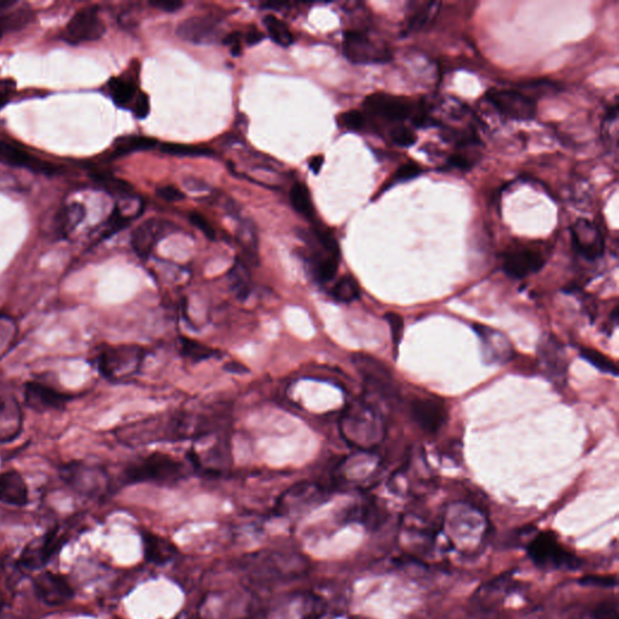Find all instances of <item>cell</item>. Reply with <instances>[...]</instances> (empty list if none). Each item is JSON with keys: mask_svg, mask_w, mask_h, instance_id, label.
<instances>
[{"mask_svg": "<svg viewBox=\"0 0 619 619\" xmlns=\"http://www.w3.org/2000/svg\"><path fill=\"white\" fill-rule=\"evenodd\" d=\"M527 555L541 569L572 571L582 566L581 559L561 547L550 532H541L536 536L527 546Z\"/></svg>", "mask_w": 619, "mask_h": 619, "instance_id": "obj_1", "label": "cell"}, {"mask_svg": "<svg viewBox=\"0 0 619 619\" xmlns=\"http://www.w3.org/2000/svg\"><path fill=\"white\" fill-rule=\"evenodd\" d=\"M365 115L377 117L389 124H402L411 120L414 124L418 115L423 112V105L408 100L406 97L392 96L387 93H374L364 101Z\"/></svg>", "mask_w": 619, "mask_h": 619, "instance_id": "obj_2", "label": "cell"}, {"mask_svg": "<svg viewBox=\"0 0 619 619\" xmlns=\"http://www.w3.org/2000/svg\"><path fill=\"white\" fill-rule=\"evenodd\" d=\"M143 358L144 352L136 345L107 348L98 357V369L109 380H126L138 372Z\"/></svg>", "mask_w": 619, "mask_h": 619, "instance_id": "obj_3", "label": "cell"}, {"mask_svg": "<svg viewBox=\"0 0 619 619\" xmlns=\"http://www.w3.org/2000/svg\"><path fill=\"white\" fill-rule=\"evenodd\" d=\"M343 47L346 59L356 64H381L392 59V52L385 42L360 30H348L343 35Z\"/></svg>", "mask_w": 619, "mask_h": 619, "instance_id": "obj_4", "label": "cell"}, {"mask_svg": "<svg viewBox=\"0 0 619 619\" xmlns=\"http://www.w3.org/2000/svg\"><path fill=\"white\" fill-rule=\"evenodd\" d=\"M485 98L498 113L517 122L531 120L537 112L535 98L515 90H490Z\"/></svg>", "mask_w": 619, "mask_h": 619, "instance_id": "obj_5", "label": "cell"}, {"mask_svg": "<svg viewBox=\"0 0 619 619\" xmlns=\"http://www.w3.org/2000/svg\"><path fill=\"white\" fill-rule=\"evenodd\" d=\"M180 472L182 466L176 459L155 452L131 466L127 469V479L130 481H168L179 477Z\"/></svg>", "mask_w": 619, "mask_h": 619, "instance_id": "obj_6", "label": "cell"}, {"mask_svg": "<svg viewBox=\"0 0 619 619\" xmlns=\"http://www.w3.org/2000/svg\"><path fill=\"white\" fill-rule=\"evenodd\" d=\"M105 33V25L98 16V8H85L71 17L62 38L71 45H79L83 42H95L101 39Z\"/></svg>", "mask_w": 619, "mask_h": 619, "instance_id": "obj_7", "label": "cell"}, {"mask_svg": "<svg viewBox=\"0 0 619 619\" xmlns=\"http://www.w3.org/2000/svg\"><path fill=\"white\" fill-rule=\"evenodd\" d=\"M573 248L589 261L598 260L605 252V237L595 223L586 218H578L571 226Z\"/></svg>", "mask_w": 619, "mask_h": 619, "instance_id": "obj_8", "label": "cell"}, {"mask_svg": "<svg viewBox=\"0 0 619 619\" xmlns=\"http://www.w3.org/2000/svg\"><path fill=\"white\" fill-rule=\"evenodd\" d=\"M538 357L544 374L549 380L558 386L565 385L569 365L564 346L555 336L549 335L541 343Z\"/></svg>", "mask_w": 619, "mask_h": 619, "instance_id": "obj_9", "label": "cell"}, {"mask_svg": "<svg viewBox=\"0 0 619 619\" xmlns=\"http://www.w3.org/2000/svg\"><path fill=\"white\" fill-rule=\"evenodd\" d=\"M353 360L357 368L362 372L364 380L375 394H379L381 397L387 399L396 397L394 380L389 372V369H386L384 364L365 355H356Z\"/></svg>", "mask_w": 619, "mask_h": 619, "instance_id": "obj_10", "label": "cell"}, {"mask_svg": "<svg viewBox=\"0 0 619 619\" xmlns=\"http://www.w3.org/2000/svg\"><path fill=\"white\" fill-rule=\"evenodd\" d=\"M544 258L540 252L530 248H517L503 254L502 269L506 275L521 280L543 268Z\"/></svg>", "mask_w": 619, "mask_h": 619, "instance_id": "obj_11", "label": "cell"}, {"mask_svg": "<svg viewBox=\"0 0 619 619\" xmlns=\"http://www.w3.org/2000/svg\"><path fill=\"white\" fill-rule=\"evenodd\" d=\"M411 416L418 426L428 435H435L448 420L444 403L433 398H418L411 404Z\"/></svg>", "mask_w": 619, "mask_h": 619, "instance_id": "obj_12", "label": "cell"}, {"mask_svg": "<svg viewBox=\"0 0 619 619\" xmlns=\"http://www.w3.org/2000/svg\"><path fill=\"white\" fill-rule=\"evenodd\" d=\"M34 589L42 603L50 606H59L73 598V589L67 579L54 572L39 574L34 581Z\"/></svg>", "mask_w": 619, "mask_h": 619, "instance_id": "obj_13", "label": "cell"}, {"mask_svg": "<svg viewBox=\"0 0 619 619\" xmlns=\"http://www.w3.org/2000/svg\"><path fill=\"white\" fill-rule=\"evenodd\" d=\"M177 34L182 40L197 45H207L217 42L220 37V27L212 17H191L178 25Z\"/></svg>", "mask_w": 619, "mask_h": 619, "instance_id": "obj_14", "label": "cell"}, {"mask_svg": "<svg viewBox=\"0 0 619 619\" xmlns=\"http://www.w3.org/2000/svg\"><path fill=\"white\" fill-rule=\"evenodd\" d=\"M172 224L161 219H149L136 228L132 234V247L137 256L142 259H147L151 256L156 243L167 234Z\"/></svg>", "mask_w": 619, "mask_h": 619, "instance_id": "obj_15", "label": "cell"}, {"mask_svg": "<svg viewBox=\"0 0 619 619\" xmlns=\"http://www.w3.org/2000/svg\"><path fill=\"white\" fill-rule=\"evenodd\" d=\"M473 329L477 331L478 336L481 338L483 355L485 357L486 362L505 364L511 360L513 348L502 333L478 324L473 326Z\"/></svg>", "mask_w": 619, "mask_h": 619, "instance_id": "obj_16", "label": "cell"}, {"mask_svg": "<svg viewBox=\"0 0 619 619\" xmlns=\"http://www.w3.org/2000/svg\"><path fill=\"white\" fill-rule=\"evenodd\" d=\"M25 404L35 411H47L61 409L68 397L50 386L40 382H28L25 389Z\"/></svg>", "mask_w": 619, "mask_h": 619, "instance_id": "obj_17", "label": "cell"}, {"mask_svg": "<svg viewBox=\"0 0 619 619\" xmlns=\"http://www.w3.org/2000/svg\"><path fill=\"white\" fill-rule=\"evenodd\" d=\"M0 501L13 506L28 502V489L20 473L8 471L0 474Z\"/></svg>", "mask_w": 619, "mask_h": 619, "instance_id": "obj_18", "label": "cell"}, {"mask_svg": "<svg viewBox=\"0 0 619 619\" xmlns=\"http://www.w3.org/2000/svg\"><path fill=\"white\" fill-rule=\"evenodd\" d=\"M0 158L4 159L6 163H13L18 167L27 168L30 171L42 172L47 175H51L56 171V168L52 167L50 163H42L40 160L30 156L21 148L1 139H0Z\"/></svg>", "mask_w": 619, "mask_h": 619, "instance_id": "obj_19", "label": "cell"}, {"mask_svg": "<svg viewBox=\"0 0 619 619\" xmlns=\"http://www.w3.org/2000/svg\"><path fill=\"white\" fill-rule=\"evenodd\" d=\"M63 478L68 484L74 486L80 491H91L96 489L100 484L101 472L97 468H93L80 462L69 464L62 469Z\"/></svg>", "mask_w": 619, "mask_h": 619, "instance_id": "obj_20", "label": "cell"}, {"mask_svg": "<svg viewBox=\"0 0 619 619\" xmlns=\"http://www.w3.org/2000/svg\"><path fill=\"white\" fill-rule=\"evenodd\" d=\"M56 549L54 533L44 537L38 542L30 544L22 554L21 564L27 569H38L50 559Z\"/></svg>", "mask_w": 619, "mask_h": 619, "instance_id": "obj_21", "label": "cell"}, {"mask_svg": "<svg viewBox=\"0 0 619 619\" xmlns=\"http://www.w3.org/2000/svg\"><path fill=\"white\" fill-rule=\"evenodd\" d=\"M143 548L148 561L163 565L177 554V549L171 542L163 540L153 533H143Z\"/></svg>", "mask_w": 619, "mask_h": 619, "instance_id": "obj_22", "label": "cell"}, {"mask_svg": "<svg viewBox=\"0 0 619 619\" xmlns=\"http://www.w3.org/2000/svg\"><path fill=\"white\" fill-rule=\"evenodd\" d=\"M440 1H411L409 3V15L406 17V30L413 32L423 28L428 22L435 18L440 11Z\"/></svg>", "mask_w": 619, "mask_h": 619, "instance_id": "obj_23", "label": "cell"}, {"mask_svg": "<svg viewBox=\"0 0 619 619\" xmlns=\"http://www.w3.org/2000/svg\"><path fill=\"white\" fill-rule=\"evenodd\" d=\"M228 282L235 297L239 300H246L252 288L251 272L247 264L240 258L235 260L234 265L228 272Z\"/></svg>", "mask_w": 619, "mask_h": 619, "instance_id": "obj_24", "label": "cell"}, {"mask_svg": "<svg viewBox=\"0 0 619 619\" xmlns=\"http://www.w3.org/2000/svg\"><path fill=\"white\" fill-rule=\"evenodd\" d=\"M85 214L86 212H85L84 206L76 204V202L62 207L57 212L56 220H54V228H56L57 235L61 237H67V235L71 234V231L74 230L84 219Z\"/></svg>", "mask_w": 619, "mask_h": 619, "instance_id": "obj_25", "label": "cell"}, {"mask_svg": "<svg viewBox=\"0 0 619 619\" xmlns=\"http://www.w3.org/2000/svg\"><path fill=\"white\" fill-rule=\"evenodd\" d=\"M236 237H237L240 247L246 256V259L249 260L251 263L256 264L257 258H258V237H257L254 224H252L251 222L241 223L239 229H237Z\"/></svg>", "mask_w": 619, "mask_h": 619, "instance_id": "obj_26", "label": "cell"}, {"mask_svg": "<svg viewBox=\"0 0 619 619\" xmlns=\"http://www.w3.org/2000/svg\"><path fill=\"white\" fill-rule=\"evenodd\" d=\"M331 297L335 302L351 304L360 297V287L355 277L345 275L331 288Z\"/></svg>", "mask_w": 619, "mask_h": 619, "instance_id": "obj_27", "label": "cell"}, {"mask_svg": "<svg viewBox=\"0 0 619 619\" xmlns=\"http://www.w3.org/2000/svg\"><path fill=\"white\" fill-rule=\"evenodd\" d=\"M265 28L268 30L269 37L271 38L272 42H276L280 47H287L292 45L294 42L292 32L288 28V25H285V22L281 21L280 18H277L273 15H268L264 17L263 21Z\"/></svg>", "mask_w": 619, "mask_h": 619, "instance_id": "obj_28", "label": "cell"}, {"mask_svg": "<svg viewBox=\"0 0 619 619\" xmlns=\"http://www.w3.org/2000/svg\"><path fill=\"white\" fill-rule=\"evenodd\" d=\"M158 146V141L151 137L143 136H131L125 138L119 139L115 144L114 158L124 156L134 151H151Z\"/></svg>", "mask_w": 619, "mask_h": 619, "instance_id": "obj_29", "label": "cell"}, {"mask_svg": "<svg viewBox=\"0 0 619 619\" xmlns=\"http://www.w3.org/2000/svg\"><path fill=\"white\" fill-rule=\"evenodd\" d=\"M290 204L297 213L302 214L306 218H314V208L310 195L309 189L302 183H295L290 189L289 193Z\"/></svg>", "mask_w": 619, "mask_h": 619, "instance_id": "obj_30", "label": "cell"}, {"mask_svg": "<svg viewBox=\"0 0 619 619\" xmlns=\"http://www.w3.org/2000/svg\"><path fill=\"white\" fill-rule=\"evenodd\" d=\"M579 356L589 362L593 367L605 372V374H611L613 377L618 375V368L615 365L613 360H610L608 357L605 356L601 352L596 351L594 348H579Z\"/></svg>", "mask_w": 619, "mask_h": 619, "instance_id": "obj_31", "label": "cell"}, {"mask_svg": "<svg viewBox=\"0 0 619 619\" xmlns=\"http://www.w3.org/2000/svg\"><path fill=\"white\" fill-rule=\"evenodd\" d=\"M180 352L183 356L193 362H201L217 356V351L206 346L204 343H197L195 340L183 338L180 343Z\"/></svg>", "mask_w": 619, "mask_h": 619, "instance_id": "obj_32", "label": "cell"}, {"mask_svg": "<svg viewBox=\"0 0 619 619\" xmlns=\"http://www.w3.org/2000/svg\"><path fill=\"white\" fill-rule=\"evenodd\" d=\"M109 90H110V95H112L114 103L119 107H124L127 103H130L131 100L136 95L137 88H136V85L131 81L114 78L109 83Z\"/></svg>", "mask_w": 619, "mask_h": 619, "instance_id": "obj_33", "label": "cell"}, {"mask_svg": "<svg viewBox=\"0 0 619 619\" xmlns=\"http://www.w3.org/2000/svg\"><path fill=\"white\" fill-rule=\"evenodd\" d=\"M603 141L610 151H617L618 142V107L613 105L603 122Z\"/></svg>", "mask_w": 619, "mask_h": 619, "instance_id": "obj_34", "label": "cell"}, {"mask_svg": "<svg viewBox=\"0 0 619 619\" xmlns=\"http://www.w3.org/2000/svg\"><path fill=\"white\" fill-rule=\"evenodd\" d=\"M161 151L173 156H212L213 155V151H211L208 148L187 146L178 143H165L161 147Z\"/></svg>", "mask_w": 619, "mask_h": 619, "instance_id": "obj_35", "label": "cell"}, {"mask_svg": "<svg viewBox=\"0 0 619 619\" xmlns=\"http://www.w3.org/2000/svg\"><path fill=\"white\" fill-rule=\"evenodd\" d=\"M340 126L350 131H362L367 125V117L360 110H348L339 115Z\"/></svg>", "mask_w": 619, "mask_h": 619, "instance_id": "obj_36", "label": "cell"}, {"mask_svg": "<svg viewBox=\"0 0 619 619\" xmlns=\"http://www.w3.org/2000/svg\"><path fill=\"white\" fill-rule=\"evenodd\" d=\"M96 180L100 184L103 185L109 193L126 196V195H130L131 191H132V187L129 183H126L124 180L117 179L112 176L98 175L96 176Z\"/></svg>", "mask_w": 619, "mask_h": 619, "instance_id": "obj_37", "label": "cell"}, {"mask_svg": "<svg viewBox=\"0 0 619 619\" xmlns=\"http://www.w3.org/2000/svg\"><path fill=\"white\" fill-rule=\"evenodd\" d=\"M129 222H130V219L124 217L122 212H120V209L115 207L112 214L109 216L108 220L105 222V229L103 231L102 237L103 239H108L112 235L117 234V232H119V231L122 230L124 228L129 225Z\"/></svg>", "mask_w": 619, "mask_h": 619, "instance_id": "obj_38", "label": "cell"}, {"mask_svg": "<svg viewBox=\"0 0 619 619\" xmlns=\"http://www.w3.org/2000/svg\"><path fill=\"white\" fill-rule=\"evenodd\" d=\"M386 321L389 323L391 333H392V341L394 346V356L397 357L398 348L402 341L403 331H404V321L402 316L394 312H389L385 314Z\"/></svg>", "mask_w": 619, "mask_h": 619, "instance_id": "obj_39", "label": "cell"}, {"mask_svg": "<svg viewBox=\"0 0 619 619\" xmlns=\"http://www.w3.org/2000/svg\"><path fill=\"white\" fill-rule=\"evenodd\" d=\"M389 138L398 147H411L416 142V136L413 130L406 126H398L389 132Z\"/></svg>", "mask_w": 619, "mask_h": 619, "instance_id": "obj_40", "label": "cell"}, {"mask_svg": "<svg viewBox=\"0 0 619 619\" xmlns=\"http://www.w3.org/2000/svg\"><path fill=\"white\" fill-rule=\"evenodd\" d=\"M593 619H619L618 601L611 599L599 603L593 611Z\"/></svg>", "mask_w": 619, "mask_h": 619, "instance_id": "obj_41", "label": "cell"}, {"mask_svg": "<svg viewBox=\"0 0 619 619\" xmlns=\"http://www.w3.org/2000/svg\"><path fill=\"white\" fill-rule=\"evenodd\" d=\"M579 583L582 586L612 588L617 584V578L615 576H586L579 579Z\"/></svg>", "mask_w": 619, "mask_h": 619, "instance_id": "obj_42", "label": "cell"}, {"mask_svg": "<svg viewBox=\"0 0 619 619\" xmlns=\"http://www.w3.org/2000/svg\"><path fill=\"white\" fill-rule=\"evenodd\" d=\"M189 219H190V222L193 223V225L196 226L199 230L205 234L207 239L212 240V241L216 240V231H214L213 226L211 225V223L201 213L193 212L189 216Z\"/></svg>", "mask_w": 619, "mask_h": 619, "instance_id": "obj_43", "label": "cell"}, {"mask_svg": "<svg viewBox=\"0 0 619 619\" xmlns=\"http://www.w3.org/2000/svg\"><path fill=\"white\" fill-rule=\"evenodd\" d=\"M156 195L161 197L165 201L168 202L182 201V200H184L185 197L184 194L182 193L179 189L173 187V185H163V187H160V188H158V190H156Z\"/></svg>", "mask_w": 619, "mask_h": 619, "instance_id": "obj_44", "label": "cell"}, {"mask_svg": "<svg viewBox=\"0 0 619 619\" xmlns=\"http://www.w3.org/2000/svg\"><path fill=\"white\" fill-rule=\"evenodd\" d=\"M420 173H421V168L418 167V165L406 163L398 168V171L394 175V182H406V180L413 179Z\"/></svg>", "mask_w": 619, "mask_h": 619, "instance_id": "obj_45", "label": "cell"}, {"mask_svg": "<svg viewBox=\"0 0 619 619\" xmlns=\"http://www.w3.org/2000/svg\"><path fill=\"white\" fill-rule=\"evenodd\" d=\"M149 112H151L149 97L146 93H141L136 100V105H134V115L138 119H146Z\"/></svg>", "mask_w": 619, "mask_h": 619, "instance_id": "obj_46", "label": "cell"}, {"mask_svg": "<svg viewBox=\"0 0 619 619\" xmlns=\"http://www.w3.org/2000/svg\"><path fill=\"white\" fill-rule=\"evenodd\" d=\"M448 165L450 167L456 168V170H462L467 171L473 166L472 160L469 159L467 155L454 154L448 159Z\"/></svg>", "mask_w": 619, "mask_h": 619, "instance_id": "obj_47", "label": "cell"}, {"mask_svg": "<svg viewBox=\"0 0 619 619\" xmlns=\"http://www.w3.org/2000/svg\"><path fill=\"white\" fill-rule=\"evenodd\" d=\"M151 5L154 8L163 10V11H167V13H175L183 6V3L175 1V0H156V1H151Z\"/></svg>", "mask_w": 619, "mask_h": 619, "instance_id": "obj_48", "label": "cell"}, {"mask_svg": "<svg viewBox=\"0 0 619 619\" xmlns=\"http://www.w3.org/2000/svg\"><path fill=\"white\" fill-rule=\"evenodd\" d=\"M240 38H241V35H240L239 33H232L224 40L225 44H228V45H230V47H232L231 51H232V54H234V56H239V54H241V45H240V40H241V39Z\"/></svg>", "mask_w": 619, "mask_h": 619, "instance_id": "obj_49", "label": "cell"}, {"mask_svg": "<svg viewBox=\"0 0 619 619\" xmlns=\"http://www.w3.org/2000/svg\"><path fill=\"white\" fill-rule=\"evenodd\" d=\"M264 38H265V35L260 30H252L246 35V42L252 47V45H257V44L263 42Z\"/></svg>", "mask_w": 619, "mask_h": 619, "instance_id": "obj_50", "label": "cell"}, {"mask_svg": "<svg viewBox=\"0 0 619 619\" xmlns=\"http://www.w3.org/2000/svg\"><path fill=\"white\" fill-rule=\"evenodd\" d=\"M323 163H324V156L323 155H317L310 161V170L314 172V175H318L321 168H322Z\"/></svg>", "mask_w": 619, "mask_h": 619, "instance_id": "obj_51", "label": "cell"}, {"mask_svg": "<svg viewBox=\"0 0 619 619\" xmlns=\"http://www.w3.org/2000/svg\"><path fill=\"white\" fill-rule=\"evenodd\" d=\"M225 369L228 372H237V374H241V372L247 370L246 367H243L242 364L236 363V362H231V363L226 364Z\"/></svg>", "mask_w": 619, "mask_h": 619, "instance_id": "obj_52", "label": "cell"}, {"mask_svg": "<svg viewBox=\"0 0 619 619\" xmlns=\"http://www.w3.org/2000/svg\"><path fill=\"white\" fill-rule=\"evenodd\" d=\"M8 102V96L5 93H0V109L3 108Z\"/></svg>", "mask_w": 619, "mask_h": 619, "instance_id": "obj_53", "label": "cell"}, {"mask_svg": "<svg viewBox=\"0 0 619 619\" xmlns=\"http://www.w3.org/2000/svg\"><path fill=\"white\" fill-rule=\"evenodd\" d=\"M13 3H10V1H0V10H3V8H8V6H11Z\"/></svg>", "mask_w": 619, "mask_h": 619, "instance_id": "obj_54", "label": "cell"}, {"mask_svg": "<svg viewBox=\"0 0 619 619\" xmlns=\"http://www.w3.org/2000/svg\"><path fill=\"white\" fill-rule=\"evenodd\" d=\"M0 612H1V605H0Z\"/></svg>", "mask_w": 619, "mask_h": 619, "instance_id": "obj_55", "label": "cell"}]
</instances>
